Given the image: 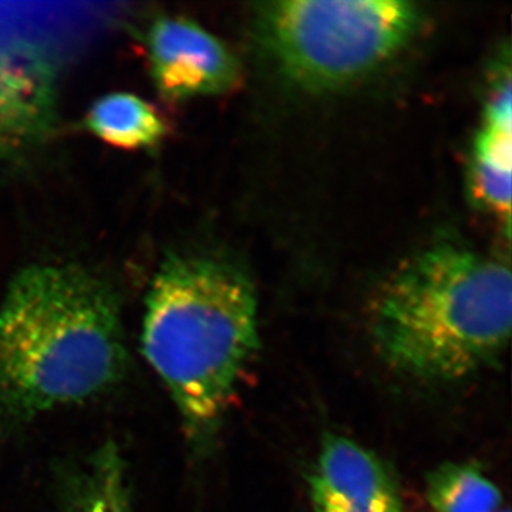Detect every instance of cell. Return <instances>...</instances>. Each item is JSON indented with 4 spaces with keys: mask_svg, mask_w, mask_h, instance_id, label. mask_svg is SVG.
I'll return each instance as SVG.
<instances>
[{
    "mask_svg": "<svg viewBox=\"0 0 512 512\" xmlns=\"http://www.w3.org/2000/svg\"><path fill=\"white\" fill-rule=\"evenodd\" d=\"M50 126V121L26 117H0V161L15 156L35 143Z\"/></svg>",
    "mask_w": 512,
    "mask_h": 512,
    "instance_id": "cell-12",
    "label": "cell"
},
{
    "mask_svg": "<svg viewBox=\"0 0 512 512\" xmlns=\"http://www.w3.org/2000/svg\"><path fill=\"white\" fill-rule=\"evenodd\" d=\"M313 512H404L396 478L372 451L326 434L308 476Z\"/></svg>",
    "mask_w": 512,
    "mask_h": 512,
    "instance_id": "cell-6",
    "label": "cell"
},
{
    "mask_svg": "<svg viewBox=\"0 0 512 512\" xmlns=\"http://www.w3.org/2000/svg\"><path fill=\"white\" fill-rule=\"evenodd\" d=\"M490 97L485 107L484 127L493 128L500 133L511 134L512 126V87L510 66L495 76Z\"/></svg>",
    "mask_w": 512,
    "mask_h": 512,
    "instance_id": "cell-13",
    "label": "cell"
},
{
    "mask_svg": "<svg viewBox=\"0 0 512 512\" xmlns=\"http://www.w3.org/2000/svg\"><path fill=\"white\" fill-rule=\"evenodd\" d=\"M128 369L114 289L80 266H28L0 302V444L46 413L110 393Z\"/></svg>",
    "mask_w": 512,
    "mask_h": 512,
    "instance_id": "cell-1",
    "label": "cell"
},
{
    "mask_svg": "<svg viewBox=\"0 0 512 512\" xmlns=\"http://www.w3.org/2000/svg\"><path fill=\"white\" fill-rule=\"evenodd\" d=\"M512 134L483 127L474 144L470 187L478 204L510 225Z\"/></svg>",
    "mask_w": 512,
    "mask_h": 512,
    "instance_id": "cell-11",
    "label": "cell"
},
{
    "mask_svg": "<svg viewBox=\"0 0 512 512\" xmlns=\"http://www.w3.org/2000/svg\"><path fill=\"white\" fill-rule=\"evenodd\" d=\"M500 512H510V511H508V510H505V511H500Z\"/></svg>",
    "mask_w": 512,
    "mask_h": 512,
    "instance_id": "cell-14",
    "label": "cell"
},
{
    "mask_svg": "<svg viewBox=\"0 0 512 512\" xmlns=\"http://www.w3.org/2000/svg\"><path fill=\"white\" fill-rule=\"evenodd\" d=\"M258 295L237 266L171 256L147 295L141 350L167 387L185 436L205 450L259 349Z\"/></svg>",
    "mask_w": 512,
    "mask_h": 512,
    "instance_id": "cell-2",
    "label": "cell"
},
{
    "mask_svg": "<svg viewBox=\"0 0 512 512\" xmlns=\"http://www.w3.org/2000/svg\"><path fill=\"white\" fill-rule=\"evenodd\" d=\"M59 498L63 512H133L126 460L116 441L63 468Z\"/></svg>",
    "mask_w": 512,
    "mask_h": 512,
    "instance_id": "cell-7",
    "label": "cell"
},
{
    "mask_svg": "<svg viewBox=\"0 0 512 512\" xmlns=\"http://www.w3.org/2000/svg\"><path fill=\"white\" fill-rule=\"evenodd\" d=\"M511 325L510 266L450 244L404 262L377 293L370 320L383 362L423 383L458 382L495 365Z\"/></svg>",
    "mask_w": 512,
    "mask_h": 512,
    "instance_id": "cell-3",
    "label": "cell"
},
{
    "mask_svg": "<svg viewBox=\"0 0 512 512\" xmlns=\"http://www.w3.org/2000/svg\"><path fill=\"white\" fill-rule=\"evenodd\" d=\"M55 77L33 50L0 46V117L52 121Z\"/></svg>",
    "mask_w": 512,
    "mask_h": 512,
    "instance_id": "cell-8",
    "label": "cell"
},
{
    "mask_svg": "<svg viewBox=\"0 0 512 512\" xmlns=\"http://www.w3.org/2000/svg\"><path fill=\"white\" fill-rule=\"evenodd\" d=\"M426 497L434 512H500L503 495L473 463H444L426 478Z\"/></svg>",
    "mask_w": 512,
    "mask_h": 512,
    "instance_id": "cell-10",
    "label": "cell"
},
{
    "mask_svg": "<svg viewBox=\"0 0 512 512\" xmlns=\"http://www.w3.org/2000/svg\"><path fill=\"white\" fill-rule=\"evenodd\" d=\"M151 77L168 100L215 96L238 82L239 64L218 37L185 18H161L147 33Z\"/></svg>",
    "mask_w": 512,
    "mask_h": 512,
    "instance_id": "cell-5",
    "label": "cell"
},
{
    "mask_svg": "<svg viewBox=\"0 0 512 512\" xmlns=\"http://www.w3.org/2000/svg\"><path fill=\"white\" fill-rule=\"evenodd\" d=\"M423 23L402 0H281L256 10V33L288 79L333 89L375 72L409 45Z\"/></svg>",
    "mask_w": 512,
    "mask_h": 512,
    "instance_id": "cell-4",
    "label": "cell"
},
{
    "mask_svg": "<svg viewBox=\"0 0 512 512\" xmlns=\"http://www.w3.org/2000/svg\"><path fill=\"white\" fill-rule=\"evenodd\" d=\"M86 127L111 147L140 150L157 146L167 134L163 117L136 94L111 93L90 107Z\"/></svg>",
    "mask_w": 512,
    "mask_h": 512,
    "instance_id": "cell-9",
    "label": "cell"
}]
</instances>
